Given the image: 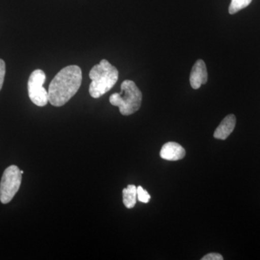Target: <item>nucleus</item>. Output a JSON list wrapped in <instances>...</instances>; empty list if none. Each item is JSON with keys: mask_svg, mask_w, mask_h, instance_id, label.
<instances>
[{"mask_svg": "<svg viewBox=\"0 0 260 260\" xmlns=\"http://www.w3.org/2000/svg\"><path fill=\"white\" fill-rule=\"evenodd\" d=\"M82 78V70L77 65L63 68L49 85V102L56 107L64 106L79 90Z\"/></svg>", "mask_w": 260, "mask_h": 260, "instance_id": "f257e3e1", "label": "nucleus"}, {"mask_svg": "<svg viewBox=\"0 0 260 260\" xmlns=\"http://www.w3.org/2000/svg\"><path fill=\"white\" fill-rule=\"evenodd\" d=\"M22 174L16 166L13 165L5 169L0 182V201L3 204H8L21 185Z\"/></svg>", "mask_w": 260, "mask_h": 260, "instance_id": "20e7f679", "label": "nucleus"}, {"mask_svg": "<svg viewBox=\"0 0 260 260\" xmlns=\"http://www.w3.org/2000/svg\"><path fill=\"white\" fill-rule=\"evenodd\" d=\"M185 155L186 151L184 148L179 143L174 142H169L162 145L160 152V158L172 161L181 160L184 158Z\"/></svg>", "mask_w": 260, "mask_h": 260, "instance_id": "0eeeda50", "label": "nucleus"}, {"mask_svg": "<svg viewBox=\"0 0 260 260\" xmlns=\"http://www.w3.org/2000/svg\"><path fill=\"white\" fill-rule=\"evenodd\" d=\"M237 118L234 114H229L220 122V125L214 133V138L216 139L225 140L232 134L235 128Z\"/></svg>", "mask_w": 260, "mask_h": 260, "instance_id": "6e6552de", "label": "nucleus"}, {"mask_svg": "<svg viewBox=\"0 0 260 260\" xmlns=\"http://www.w3.org/2000/svg\"><path fill=\"white\" fill-rule=\"evenodd\" d=\"M89 77L91 80L89 93L94 99H99L114 86L119 78V72L109 61L102 59L90 70Z\"/></svg>", "mask_w": 260, "mask_h": 260, "instance_id": "f03ea898", "label": "nucleus"}, {"mask_svg": "<svg viewBox=\"0 0 260 260\" xmlns=\"http://www.w3.org/2000/svg\"><path fill=\"white\" fill-rule=\"evenodd\" d=\"M46 74L42 70H36L30 74L28 82V91L30 101L38 107H44L49 102L48 91L44 88Z\"/></svg>", "mask_w": 260, "mask_h": 260, "instance_id": "39448f33", "label": "nucleus"}, {"mask_svg": "<svg viewBox=\"0 0 260 260\" xmlns=\"http://www.w3.org/2000/svg\"><path fill=\"white\" fill-rule=\"evenodd\" d=\"M143 95L136 84L132 80H124L121 85V93L112 94L109 102L114 107H119L122 115L135 114L141 107Z\"/></svg>", "mask_w": 260, "mask_h": 260, "instance_id": "7ed1b4c3", "label": "nucleus"}, {"mask_svg": "<svg viewBox=\"0 0 260 260\" xmlns=\"http://www.w3.org/2000/svg\"><path fill=\"white\" fill-rule=\"evenodd\" d=\"M123 203L126 208L131 209L135 207L138 200L137 195V186L134 184H130L127 187L124 188L122 191Z\"/></svg>", "mask_w": 260, "mask_h": 260, "instance_id": "1a4fd4ad", "label": "nucleus"}, {"mask_svg": "<svg viewBox=\"0 0 260 260\" xmlns=\"http://www.w3.org/2000/svg\"><path fill=\"white\" fill-rule=\"evenodd\" d=\"M252 0H232L229 12L231 15L235 14L251 4Z\"/></svg>", "mask_w": 260, "mask_h": 260, "instance_id": "9d476101", "label": "nucleus"}, {"mask_svg": "<svg viewBox=\"0 0 260 260\" xmlns=\"http://www.w3.org/2000/svg\"><path fill=\"white\" fill-rule=\"evenodd\" d=\"M202 260H223V257L221 254H218V253H210V254H207L203 256L201 259Z\"/></svg>", "mask_w": 260, "mask_h": 260, "instance_id": "ddd939ff", "label": "nucleus"}, {"mask_svg": "<svg viewBox=\"0 0 260 260\" xmlns=\"http://www.w3.org/2000/svg\"><path fill=\"white\" fill-rule=\"evenodd\" d=\"M5 73H6V67L4 60L0 59V90H2L4 83Z\"/></svg>", "mask_w": 260, "mask_h": 260, "instance_id": "f8f14e48", "label": "nucleus"}, {"mask_svg": "<svg viewBox=\"0 0 260 260\" xmlns=\"http://www.w3.org/2000/svg\"><path fill=\"white\" fill-rule=\"evenodd\" d=\"M208 71L206 65L203 59H199L194 63L191 69L189 81L191 88L197 90L199 89L202 85H204L208 82Z\"/></svg>", "mask_w": 260, "mask_h": 260, "instance_id": "423d86ee", "label": "nucleus"}, {"mask_svg": "<svg viewBox=\"0 0 260 260\" xmlns=\"http://www.w3.org/2000/svg\"><path fill=\"white\" fill-rule=\"evenodd\" d=\"M137 195H138V200L141 203H148L150 201V195L141 186L137 187Z\"/></svg>", "mask_w": 260, "mask_h": 260, "instance_id": "9b49d317", "label": "nucleus"}, {"mask_svg": "<svg viewBox=\"0 0 260 260\" xmlns=\"http://www.w3.org/2000/svg\"><path fill=\"white\" fill-rule=\"evenodd\" d=\"M20 172H21V174H23V173H24V172H23V171H20Z\"/></svg>", "mask_w": 260, "mask_h": 260, "instance_id": "4468645a", "label": "nucleus"}]
</instances>
